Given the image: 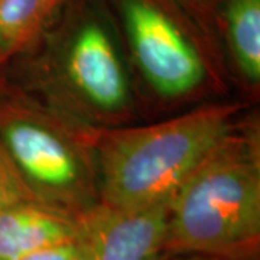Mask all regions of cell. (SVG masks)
<instances>
[{
  "label": "cell",
  "mask_w": 260,
  "mask_h": 260,
  "mask_svg": "<svg viewBox=\"0 0 260 260\" xmlns=\"http://www.w3.org/2000/svg\"><path fill=\"white\" fill-rule=\"evenodd\" d=\"M259 244V132L233 127L172 198L165 251L257 260Z\"/></svg>",
  "instance_id": "obj_1"
},
{
  "label": "cell",
  "mask_w": 260,
  "mask_h": 260,
  "mask_svg": "<svg viewBox=\"0 0 260 260\" xmlns=\"http://www.w3.org/2000/svg\"><path fill=\"white\" fill-rule=\"evenodd\" d=\"M234 104H208L169 120L95 136L100 203L121 210L171 204L234 127Z\"/></svg>",
  "instance_id": "obj_2"
},
{
  "label": "cell",
  "mask_w": 260,
  "mask_h": 260,
  "mask_svg": "<svg viewBox=\"0 0 260 260\" xmlns=\"http://www.w3.org/2000/svg\"><path fill=\"white\" fill-rule=\"evenodd\" d=\"M93 129L23 94L0 95V140L38 201L78 217L100 203Z\"/></svg>",
  "instance_id": "obj_3"
},
{
  "label": "cell",
  "mask_w": 260,
  "mask_h": 260,
  "mask_svg": "<svg viewBox=\"0 0 260 260\" xmlns=\"http://www.w3.org/2000/svg\"><path fill=\"white\" fill-rule=\"evenodd\" d=\"M123 19L135 61L162 97H184L205 78V62L174 20L148 0H123Z\"/></svg>",
  "instance_id": "obj_4"
},
{
  "label": "cell",
  "mask_w": 260,
  "mask_h": 260,
  "mask_svg": "<svg viewBox=\"0 0 260 260\" xmlns=\"http://www.w3.org/2000/svg\"><path fill=\"white\" fill-rule=\"evenodd\" d=\"M169 204L121 210L99 203L80 214V260H164Z\"/></svg>",
  "instance_id": "obj_5"
},
{
  "label": "cell",
  "mask_w": 260,
  "mask_h": 260,
  "mask_svg": "<svg viewBox=\"0 0 260 260\" xmlns=\"http://www.w3.org/2000/svg\"><path fill=\"white\" fill-rule=\"evenodd\" d=\"M62 81L73 97L100 116H116L130 104L127 73L112 38L102 25H84L61 62Z\"/></svg>",
  "instance_id": "obj_6"
},
{
  "label": "cell",
  "mask_w": 260,
  "mask_h": 260,
  "mask_svg": "<svg viewBox=\"0 0 260 260\" xmlns=\"http://www.w3.org/2000/svg\"><path fill=\"white\" fill-rule=\"evenodd\" d=\"M78 218L41 201H25L0 211V260H18L38 249L74 242Z\"/></svg>",
  "instance_id": "obj_7"
},
{
  "label": "cell",
  "mask_w": 260,
  "mask_h": 260,
  "mask_svg": "<svg viewBox=\"0 0 260 260\" xmlns=\"http://www.w3.org/2000/svg\"><path fill=\"white\" fill-rule=\"evenodd\" d=\"M62 0H0V68L19 55Z\"/></svg>",
  "instance_id": "obj_8"
},
{
  "label": "cell",
  "mask_w": 260,
  "mask_h": 260,
  "mask_svg": "<svg viewBox=\"0 0 260 260\" xmlns=\"http://www.w3.org/2000/svg\"><path fill=\"white\" fill-rule=\"evenodd\" d=\"M225 29L233 59L250 84L260 81V0H229Z\"/></svg>",
  "instance_id": "obj_9"
},
{
  "label": "cell",
  "mask_w": 260,
  "mask_h": 260,
  "mask_svg": "<svg viewBox=\"0 0 260 260\" xmlns=\"http://www.w3.org/2000/svg\"><path fill=\"white\" fill-rule=\"evenodd\" d=\"M34 200H37L35 195L30 192L26 182L20 177L5 145L0 140V211L19 203Z\"/></svg>",
  "instance_id": "obj_10"
},
{
  "label": "cell",
  "mask_w": 260,
  "mask_h": 260,
  "mask_svg": "<svg viewBox=\"0 0 260 260\" xmlns=\"http://www.w3.org/2000/svg\"><path fill=\"white\" fill-rule=\"evenodd\" d=\"M18 260H80L77 242H65L44 249H38Z\"/></svg>",
  "instance_id": "obj_11"
},
{
  "label": "cell",
  "mask_w": 260,
  "mask_h": 260,
  "mask_svg": "<svg viewBox=\"0 0 260 260\" xmlns=\"http://www.w3.org/2000/svg\"><path fill=\"white\" fill-rule=\"evenodd\" d=\"M164 260H232L221 257H210V256H197V254H184V256H169Z\"/></svg>",
  "instance_id": "obj_12"
}]
</instances>
